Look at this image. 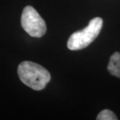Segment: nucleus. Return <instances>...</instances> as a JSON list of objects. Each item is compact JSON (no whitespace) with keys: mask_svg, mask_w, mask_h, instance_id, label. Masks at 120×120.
Returning a JSON list of instances; mask_svg holds the SVG:
<instances>
[{"mask_svg":"<svg viewBox=\"0 0 120 120\" xmlns=\"http://www.w3.org/2000/svg\"><path fill=\"white\" fill-rule=\"evenodd\" d=\"M17 73L20 80L34 90H43L51 80V75L46 69L30 61L21 62Z\"/></svg>","mask_w":120,"mask_h":120,"instance_id":"f257e3e1","label":"nucleus"},{"mask_svg":"<svg viewBox=\"0 0 120 120\" xmlns=\"http://www.w3.org/2000/svg\"><path fill=\"white\" fill-rule=\"evenodd\" d=\"M103 26V20L101 17L93 18L87 27L76 31L70 35L67 47L72 51H77L85 49L94 41L100 34Z\"/></svg>","mask_w":120,"mask_h":120,"instance_id":"f03ea898","label":"nucleus"},{"mask_svg":"<svg viewBox=\"0 0 120 120\" xmlns=\"http://www.w3.org/2000/svg\"><path fill=\"white\" fill-rule=\"evenodd\" d=\"M116 115L109 109H105L100 112L97 116V120H117Z\"/></svg>","mask_w":120,"mask_h":120,"instance_id":"39448f33","label":"nucleus"},{"mask_svg":"<svg viewBox=\"0 0 120 120\" xmlns=\"http://www.w3.org/2000/svg\"><path fill=\"white\" fill-rule=\"evenodd\" d=\"M21 26L31 37L41 38L46 33V23L38 11L30 6H26L21 16Z\"/></svg>","mask_w":120,"mask_h":120,"instance_id":"7ed1b4c3","label":"nucleus"},{"mask_svg":"<svg viewBox=\"0 0 120 120\" xmlns=\"http://www.w3.org/2000/svg\"><path fill=\"white\" fill-rule=\"evenodd\" d=\"M107 69L111 75L120 78V52H116L112 55Z\"/></svg>","mask_w":120,"mask_h":120,"instance_id":"20e7f679","label":"nucleus"}]
</instances>
